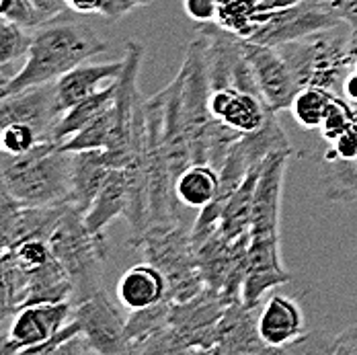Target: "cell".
I'll return each instance as SVG.
<instances>
[{
  "label": "cell",
  "mask_w": 357,
  "mask_h": 355,
  "mask_svg": "<svg viewBox=\"0 0 357 355\" xmlns=\"http://www.w3.org/2000/svg\"><path fill=\"white\" fill-rule=\"evenodd\" d=\"M351 25L339 23L310 36L275 45L286 60L294 78L302 86H321L343 95L345 78L354 70L351 60Z\"/></svg>",
  "instance_id": "277c9868"
},
{
  "label": "cell",
  "mask_w": 357,
  "mask_h": 355,
  "mask_svg": "<svg viewBox=\"0 0 357 355\" xmlns=\"http://www.w3.org/2000/svg\"><path fill=\"white\" fill-rule=\"evenodd\" d=\"M70 204L56 206H25L2 189L0 202V243L8 249L27 239H50L56 224Z\"/></svg>",
  "instance_id": "5bb4252c"
},
{
  "label": "cell",
  "mask_w": 357,
  "mask_h": 355,
  "mask_svg": "<svg viewBox=\"0 0 357 355\" xmlns=\"http://www.w3.org/2000/svg\"><path fill=\"white\" fill-rule=\"evenodd\" d=\"M126 60H117V62H105V64H80L70 72H66L62 78L56 80V91H58V99L64 107V111H68L70 107L80 103L82 99L95 95L97 91L109 86L113 80L119 78V74L123 70Z\"/></svg>",
  "instance_id": "ac0fdd59"
},
{
  "label": "cell",
  "mask_w": 357,
  "mask_h": 355,
  "mask_svg": "<svg viewBox=\"0 0 357 355\" xmlns=\"http://www.w3.org/2000/svg\"><path fill=\"white\" fill-rule=\"evenodd\" d=\"M291 154V148L273 150L261 167L249 230V271L243 287V300L249 306L263 304V296L269 289L291 282V273L282 263L280 249L282 193L287 158Z\"/></svg>",
  "instance_id": "6da1fadb"
},
{
  "label": "cell",
  "mask_w": 357,
  "mask_h": 355,
  "mask_svg": "<svg viewBox=\"0 0 357 355\" xmlns=\"http://www.w3.org/2000/svg\"><path fill=\"white\" fill-rule=\"evenodd\" d=\"M263 304L249 306L243 298L232 300L218 326V343L212 354H275L259 333V315Z\"/></svg>",
  "instance_id": "9a60e30c"
},
{
  "label": "cell",
  "mask_w": 357,
  "mask_h": 355,
  "mask_svg": "<svg viewBox=\"0 0 357 355\" xmlns=\"http://www.w3.org/2000/svg\"><path fill=\"white\" fill-rule=\"evenodd\" d=\"M74 152L45 140L23 154H2L0 183L25 206L72 204Z\"/></svg>",
  "instance_id": "3957f363"
},
{
  "label": "cell",
  "mask_w": 357,
  "mask_h": 355,
  "mask_svg": "<svg viewBox=\"0 0 357 355\" xmlns=\"http://www.w3.org/2000/svg\"><path fill=\"white\" fill-rule=\"evenodd\" d=\"M322 189L324 197L335 204L357 202V158H324L322 165Z\"/></svg>",
  "instance_id": "484cf974"
},
{
  "label": "cell",
  "mask_w": 357,
  "mask_h": 355,
  "mask_svg": "<svg viewBox=\"0 0 357 355\" xmlns=\"http://www.w3.org/2000/svg\"><path fill=\"white\" fill-rule=\"evenodd\" d=\"M72 319L78 322L80 333L89 339L95 354H130L126 339V320L121 310L113 304L105 289H99L91 298L74 304Z\"/></svg>",
  "instance_id": "7c38bea8"
},
{
  "label": "cell",
  "mask_w": 357,
  "mask_h": 355,
  "mask_svg": "<svg viewBox=\"0 0 357 355\" xmlns=\"http://www.w3.org/2000/svg\"><path fill=\"white\" fill-rule=\"evenodd\" d=\"M68 6L66 0H2L0 13L4 19L36 31L41 25L58 19Z\"/></svg>",
  "instance_id": "d4e9b609"
},
{
  "label": "cell",
  "mask_w": 357,
  "mask_h": 355,
  "mask_svg": "<svg viewBox=\"0 0 357 355\" xmlns=\"http://www.w3.org/2000/svg\"><path fill=\"white\" fill-rule=\"evenodd\" d=\"M130 206V185L126 169H113L103 189L93 202L91 210L84 213L86 228L93 234H105V228L117 218L126 216Z\"/></svg>",
  "instance_id": "44dd1931"
},
{
  "label": "cell",
  "mask_w": 357,
  "mask_h": 355,
  "mask_svg": "<svg viewBox=\"0 0 357 355\" xmlns=\"http://www.w3.org/2000/svg\"><path fill=\"white\" fill-rule=\"evenodd\" d=\"M47 243L74 285L72 304L103 289V263L107 257L105 234H93L86 228L84 213L74 204L60 218Z\"/></svg>",
  "instance_id": "5b68a950"
},
{
  "label": "cell",
  "mask_w": 357,
  "mask_h": 355,
  "mask_svg": "<svg viewBox=\"0 0 357 355\" xmlns=\"http://www.w3.org/2000/svg\"><path fill=\"white\" fill-rule=\"evenodd\" d=\"M171 298H165L152 306H146L140 310H130V317L126 320V339L130 343V354L136 343L144 341L146 337L154 335L162 326L169 324V312H171Z\"/></svg>",
  "instance_id": "83f0119b"
},
{
  "label": "cell",
  "mask_w": 357,
  "mask_h": 355,
  "mask_svg": "<svg viewBox=\"0 0 357 355\" xmlns=\"http://www.w3.org/2000/svg\"><path fill=\"white\" fill-rule=\"evenodd\" d=\"M339 23L343 21L331 15L319 0H298L284 8L261 13L257 31L249 39L265 45H282Z\"/></svg>",
  "instance_id": "30bf717a"
},
{
  "label": "cell",
  "mask_w": 357,
  "mask_h": 355,
  "mask_svg": "<svg viewBox=\"0 0 357 355\" xmlns=\"http://www.w3.org/2000/svg\"><path fill=\"white\" fill-rule=\"evenodd\" d=\"M261 165L252 167L249 175L241 183V187L234 191V195L228 199L222 220H220V232L228 236L230 241L249 236L250 220H252V208H255V193H257V183L261 177Z\"/></svg>",
  "instance_id": "7402d4cb"
},
{
  "label": "cell",
  "mask_w": 357,
  "mask_h": 355,
  "mask_svg": "<svg viewBox=\"0 0 357 355\" xmlns=\"http://www.w3.org/2000/svg\"><path fill=\"white\" fill-rule=\"evenodd\" d=\"M343 97L357 105V70H351L347 74L345 86H343Z\"/></svg>",
  "instance_id": "ab89813d"
},
{
  "label": "cell",
  "mask_w": 357,
  "mask_h": 355,
  "mask_svg": "<svg viewBox=\"0 0 357 355\" xmlns=\"http://www.w3.org/2000/svg\"><path fill=\"white\" fill-rule=\"evenodd\" d=\"M117 298L128 310H140L169 298V284L162 271L144 261L130 267L117 285Z\"/></svg>",
  "instance_id": "d6986e66"
},
{
  "label": "cell",
  "mask_w": 357,
  "mask_h": 355,
  "mask_svg": "<svg viewBox=\"0 0 357 355\" xmlns=\"http://www.w3.org/2000/svg\"><path fill=\"white\" fill-rule=\"evenodd\" d=\"M33 41V31L21 27L15 21L2 17L0 21V64H2V84L8 78V68L17 60H25Z\"/></svg>",
  "instance_id": "4dcf8cb0"
},
{
  "label": "cell",
  "mask_w": 357,
  "mask_h": 355,
  "mask_svg": "<svg viewBox=\"0 0 357 355\" xmlns=\"http://www.w3.org/2000/svg\"><path fill=\"white\" fill-rule=\"evenodd\" d=\"M109 43L91 27L74 21L54 19L33 31L31 50L19 72L0 86V95H10L27 86L56 82L72 68L107 52Z\"/></svg>",
  "instance_id": "7a4b0ae2"
},
{
  "label": "cell",
  "mask_w": 357,
  "mask_h": 355,
  "mask_svg": "<svg viewBox=\"0 0 357 355\" xmlns=\"http://www.w3.org/2000/svg\"><path fill=\"white\" fill-rule=\"evenodd\" d=\"M243 50L249 60L250 70L255 74L257 86L261 91V97L265 105L273 113H280L284 109H289L294 97L300 91L298 80L282 58L280 50L275 45L257 43L243 37Z\"/></svg>",
  "instance_id": "4fadbf2b"
},
{
  "label": "cell",
  "mask_w": 357,
  "mask_h": 355,
  "mask_svg": "<svg viewBox=\"0 0 357 355\" xmlns=\"http://www.w3.org/2000/svg\"><path fill=\"white\" fill-rule=\"evenodd\" d=\"M218 2L220 0H183V6L189 19L206 25L218 19Z\"/></svg>",
  "instance_id": "d590c367"
},
{
  "label": "cell",
  "mask_w": 357,
  "mask_h": 355,
  "mask_svg": "<svg viewBox=\"0 0 357 355\" xmlns=\"http://www.w3.org/2000/svg\"><path fill=\"white\" fill-rule=\"evenodd\" d=\"M64 113L66 111L58 99L56 82H47L4 95L0 101V126H29L36 130L39 140L45 142L54 140V130Z\"/></svg>",
  "instance_id": "8fae6325"
},
{
  "label": "cell",
  "mask_w": 357,
  "mask_h": 355,
  "mask_svg": "<svg viewBox=\"0 0 357 355\" xmlns=\"http://www.w3.org/2000/svg\"><path fill=\"white\" fill-rule=\"evenodd\" d=\"M39 142L41 140L36 134V130H31L29 126L10 123V126L2 128V138H0L2 154H23Z\"/></svg>",
  "instance_id": "d6a6232c"
},
{
  "label": "cell",
  "mask_w": 357,
  "mask_h": 355,
  "mask_svg": "<svg viewBox=\"0 0 357 355\" xmlns=\"http://www.w3.org/2000/svg\"><path fill=\"white\" fill-rule=\"evenodd\" d=\"M115 142V117H113V105L105 113H101L95 121H91L86 128L76 132L62 146L70 152H82V150H107Z\"/></svg>",
  "instance_id": "f546056e"
},
{
  "label": "cell",
  "mask_w": 357,
  "mask_h": 355,
  "mask_svg": "<svg viewBox=\"0 0 357 355\" xmlns=\"http://www.w3.org/2000/svg\"><path fill=\"white\" fill-rule=\"evenodd\" d=\"M113 171L105 150L74 152V179H72V204L86 213L99 191L103 189L109 173Z\"/></svg>",
  "instance_id": "ffe728a7"
},
{
  "label": "cell",
  "mask_w": 357,
  "mask_h": 355,
  "mask_svg": "<svg viewBox=\"0 0 357 355\" xmlns=\"http://www.w3.org/2000/svg\"><path fill=\"white\" fill-rule=\"evenodd\" d=\"M335 341H337V335H328V333H324V331H310V333H304L302 337H298V339H296L294 343H289L287 347H284L282 354L335 355Z\"/></svg>",
  "instance_id": "836d02e7"
},
{
  "label": "cell",
  "mask_w": 357,
  "mask_h": 355,
  "mask_svg": "<svg viewBox=\"0 0 357 355\" xmlns=\"http://www.w3.org/2000/svg\"><path fill=\"white\" fill-rule=\"evenodd\" d=\"M354 123H357V109L351 101H347L343 95H337L333 105L328 109L324 121L321 126L322 138L326 142H335L345 130H349Z\"/></svg>",
  "instance_id": "1f68e13d"
},
{
  "label": "cell",
  "mask_w": 357,
  "mask_h": 355,
  "mask_svg": "<svg viewBox=\"0 0 357 355\" xmlns=\"http://www.w3.org/2000/svg\"><path fill=\"white\" fill-rule=\"evenodd\" d=\"M74 315L72 300L64 302H39L17 310L6 320V333L2 337V355H27L33 347L47 343L60 333Z\"/></svg>",
  "instance_id": "9c48e42d"
},
{
  "label": "cell",
  "mask_w": 357,
  "mask_h": 355,
  "mask_svg": "<svg viewBox=\"0 0 357 355\" xmlns=\"http://www.w3.org/2000/svg\"><path fill=\"white\" fill-rule=\"evenodd\" d=\"M195 252L204 284L222 292L230 302L243 298L249 271V236L230 241L218 228Z\"/></svg>",
  "instance_id": "ba28073f"
},
{
  "label": "cell",
  "mask_w": 357,
  "mask_h": 355,
  "mask_svg": "<svg viewBox=\"0 0 357 355\" xmlns=\"http://www.w3.org/2000/svg\"><path fill=\"white\" fill-rule=\"evenodd\" d=\"M193 224L150 226L130 247L140 250L144 261L156 265L169 284V298L185 302L197 296L206 284L197 265V252L191 241Z\"/></svg>",
  "instance_id": "8992f818"
},
{
  "label": "cell",
  "mask_w": 357,
  "mask_h": 355,
  "mask_svg": "<svg viewBox=\"0 0 357 355\" xmlns=\"http://www.w3.org/2000/svg\"><path fill=\"white\" fill-rule=\"evenodd\" d=\"M210 111L215 119L224 121L228 128L250 134L265 126L269 115L273 113L265 101L255 95L238 89H220L210 93Z\"/></svg>",
  "instance_id": "2e32d148"
},
{
  "label": "cell",
  "mask_w": 357,
  "mask_h": 355,
  "mask_svg": "<svg viewBox=\"0 0 357 355\" xmlns=\"http://www.w3.org/2000/svg\"><path fill=\"white\" fill-rule=\"evenodd\" d=\"M259 4L257 0H220L215 23L224 29L249 39L259 25Z\"/></svg>",
  "instance_id": "f1b7e54d"
},
{
  "label": "cell",
  "mask_w": 357,
  "mask_h": 355,
  "mask_svg": "<svg viewBox=\"0 0 357 355\" xmlns=\"http://www.w3.org/2000/svg\"><path fill=\"white\" fill-rule=\"evenodd\" d=\"M230 300L212 287H204L197 296L173 302L169 324L177 333L187 354H212L218 343V326Z\"/></svg>",
  "instance_id": "52a82bcc"
},
{
  "label": "cell",
  "mask_w": 357,
  "mask_h": 355,
  "mask_svg": "<svg viewBox=\"0 0 357 355\" xmlns=\"http://www.w3.org/2000/svg\"><path fill=\"white\" fill-rule=\"evenodd\" d=\"M259 333L275 354H282L284 347L304 335V315L300 304L284 294L271 296L261 308Z\"/></svg>",
  "instance_id": "e0dca14e"
},
{
  "label": "cell",
  "mask_w": 357,
  "mask_h": 355,
  "mask_svg": "<svg viewBox=\"0 0 357 355\" xmlns=\"http://www.w3.org/2000/svg\"><path fill=\"white\" fill-rule=\"evenodd\" d=\"M324 158H341V160H356L357 158V123L345 130L335 142H331V150Z\"/></svg>",
  "instance_id": "e575fe53"
},
{
  "label": "cell",
  "mask_w": 357,
  "mask_h": 355,
  "mask_svg": "<svg viewBox=\"0 0 357 355\" xmlns=\"http://www.w3.org/2000/svg\"><path fill=\"white\" fill-rule=\"evenodd\" d=\"M115 93H117V80H113L109 86L97 91L95 95H91L86 99H82L80 103L70 107L62 115V119L58 121V126L54 130V140L56 142H66L76 132H80L91 121H95L101 113H105L109 107L113 105Z\"/></svg>",
  "instance_id": "cb8c5ba5"
},
{
  "label": "cell",
  "mask_w": 357,
  "mask_h": 355,
  "mask_svg": "<svg viewBox=\"0 0 357 355\" xmlns=\"http://www.w3.org/2000/svg\"><path fill=\"white\" fill-rule=\"evenodd\" d=\"M335 355H357V324L347 326L337 335Z\"/></svg>",
  "instance_id": "74e56055"
},
{
  "label": "cell",
  "mask_w": 357,
  "mask_h": 355,
  "mask_svg": "<svg viewBox=\"0 0 357 355\" xmlns=\"http://www.w3.org/2000/svg\"><path fill=\"white\" fill-rule=\"evenodd\" d=\"M146 2H150V0H103L99 13H103L109 19H117V17H121L123 13H128L130 8L140 6V4H146Z\"/></svg>",
  "instance_id": "f35d334b"
},
{
  "label": "cell",
  "mask_w": 357,
  "mask_h": 355,
  "mask_svg": "<svg viewBox=\"0 0 357 355\" xmlns=\"http://www.w3.org/2000/svg\"><path fill=\"white\" fill-rule=\"evenodd\" d=\"M220 171L208 163H195L175 179V195L189 210H204L218 195Z\"/></svg>",
  "instance_id": "603a6c76"
},
{
  "label": "cell",
  "mask_w": 357,
  "mask_h": 355,
  "mask_svg": "<svg viewBox=\"0 0 357 355\" xmlns=\"http://www.w3.org/2000/svg\"><path fill=\"white\" fill-rule=\"evenodd\" d=\"M319 2L339 21L357 23V0H319Z\"/></svg>",
  "instance_id": "8d00e7d4"
},
{
  "label": "cell",
  "mask_w": 357,
  "mask_h": 355,
  "mask_svg": "<svg viewBox=\"0 0 357 355\" xmlns=\"http://www.w3.org/2000/svg\"><path fill=\"white\" fill-rule=\"evenodd\" d=\"M335 93L321 86H302L294 97L289 111L304 130H321L322 121L335 101Z\"/></svg>",
  "instance_id": "4316f807"
}]
</instances>
